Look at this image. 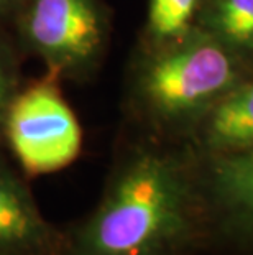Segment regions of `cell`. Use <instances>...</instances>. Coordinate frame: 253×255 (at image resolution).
I'll list each match as a JSON object with an SVG mask.
<instances>
[{
  "instance_id": "5",
  "label": "cell",
  "mask_w": 253,
  "mask_h": 255,
  "mask_svg": "<svg viewBox=\"0 0 253 255\" xmlns=\"http://www.w3.org/2000/svg\"><path fill=\"white\" fill-rule=\"evenodd\" d=\"M64 231L45 219L28 184L0 155V255H59Z\"/></svg>"
},
{
  "instance_id": "7",
  "label": "cell",
  "mask_w": 253,
  "mask_h": 255,
  "mask_svg": "<svg viewBox=\"0 0 253 255\" xmlns=\"http://www.w3.org/2000/svg\"><path fill=\"white\" fill-rule=\"evenodd\" d=\"M204 137L215 153L253 148V83L240 86L219 101Z\"/></svg>"
},
{
  "instance_id": "2",
  "label": "cell",
  "mask_w": 253,
  "mask_h": 255,
  "mask_svg": "<svg viewBox=\"0 0 253 255\" xmlns=\"http://www.w3.org/2000/svg\"><path fill=\"white\" fill-rule=\"evenodd\" d=\"M234 81L235 66L229 53L211 38L189 33L145 64L138 89L153 116L177 121L202 109Z\"/></svg>"
},
{
  "instance_id": "10",
  "label": "cell",
  "mask_w": 253,
  "mask_h": 255,
  "mask_svg": "<svg viewBox=\"0 0 253 255\" xmlns=\"http://www.w3.org/2000/svg\"><path fill=\"white\" fill-rule=\"evenodd\" d=\"M17 92L18 84L13 59L3 46H0V142H3L5 116Z\"/></svg>"
},
{
  "instance_id": "11",
  "label": "cell",
  "mask_w": 253,
  "mask_h": 255,
  "mask_svg": "<svg viewBox=\"0 0 253 255\" xmlns=\"http://www.w3.org/2000/svg\"><path fill=\"white\" fill-rule=\"evenodd\" d=\"M25 0H0V15H5L8 12L20 10Z\"/></svg>"
},
{
  "instance_id": "6",
  "label": "cell",
  "mask_w": 253,
  "mask_h": 255,
  "mask_svg": "<svg viewBox=\"0 0 253 255\" xmlns=\"http://www.w3.org/2000/svg\"><path fill=\"white\" fill-rule=\"evenodd\" d=\"M206 183L234 229L253 239V148L217 153L207 168Z\"/></svg>"
},
{
  "instance_id": "4",
  "label": "cell",
  "mask_w": 253,
  "mask_h": 255,
  "mask_svg": "<svg viewBox=\"0 0 253 255\" xmlns=\"http://www.w3.org/2000/svg\"><path fill=\"white\" fill-rule=\"evenodd\" d=\"M18 12L21 40L48 73L79 76L99 59L105 21L95 0H25Z\"/></svg>"
},
{
  "instance_id": "8",
  "label": "cell",
  "mask_w": 253,
  "mask_h": 255,
  "mask_svg": "<svg viewBox=\"0 0 253 255\" xmlns=\"http://www.w3.org/2000/svg\"><path fill=\"white\" fill-rule=\"evenodd\" d=\"M199 0H150L148 33L158 45H171L191 33Z\"/></svg>"
},
{
  "instance_id": "3",
  "label": "cell",
  "mask_w": 253,
  "mask_h": 255,
  "mask_svg": "<svg viewBox=\"0 0 253 255\" xmlns=\"http://www.w3.org/2000/svg\"><path fill=\"white\" fill-rule=\"evenodd\" d=\"M58 78L48 73L18 91L5 116L3 142L26 176L61 171L81 155L83 130Z\"/></svg>"
},
{
  "instance_id": "1",
  "label": "cell",
  "mask_w": 253,
  "mask_h": 255,
  "mask_svg": "<svg viewBox=\"0 0 253 255\" xmlns=\"http://www.w3.org/2000/svg\"><path fill=\"white\" fill-rule=\"evenodd\" d=\"M202 239L186 163L153 146L130 151L94 211L64 231L59 255H192Z\"/></svg>"
},
{
  "instance_id": "9",
  "label": "cell",
  "mask_w": 253,
  "mask_h": 255,
  "mask_svg": "<svg viewBox=\"0 0 253 255\" xmlns=\"http://www.w3.org/2000/svg\"><path fill=\"white\" fill-rule=\"evenodd\" d=\"M212 25L232 45L253 48V0H217Z\"/></svg>"
}]
</instances>
